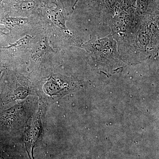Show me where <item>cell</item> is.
<instances>
[{
    "instance_id": "6da1fadb",
    "label": "cell",
    "mask_w": 159,
    "mask_h": 159,
    "mask_svg": "<svg viewBox=\"0 0 159 159\" xmlns=\"http://www.w3.org/2000/svg\"><path fill=\"white\" fill-rule=\"evenodd\" d=\"M19 104L0 114V129L6 130H19L25 124L29 115V107Z\"/></svg>"
},
{
    "instance_id": "7a4b0ae2",
    "label": "cell",
    "mask_w": 159,
    "mask_h": 159,
    "mask_svg": "<svg viewBox=\"0 0 159 159\" xmlns=\"http://www.w3.org/2000/svg\"><path fill=\"white\" fill-rule=\"evenodd\" d=\"M59 78L55 79L51 77L46 80L43 86L42 97L46 102H51L61 97L69 91L68 84L60 82Z\"/></svg>"
},
{
    "instance_id": "3957f363",
    "label": "cell",
    "mask_w": 159,
    "mask_h": 159,
    "mask_svg": "<svg viewBox=\"0 0 159 159\" xmlns=\"http://www.w3.org/2000/svg\"><path fill=\"white\" fill-rule=\"evenodd\" d=\"M41 117V113L39 111L34 119L31 131V135H30L29 140L26 144V149L30 159H34L33 151L34 147L37 145L40 137L42 127V123Z\"/></svg>"
},
{
    "instance_id": "277c9868",
    "label": "cell",
    "mask_w": 159,
    "mask_h": 159,
    "mask_svg": "<svg viewBox=\"0 0 159 159\" xmlns=\"http://www.w3.org/2000/svg\"><path fill=\"white\" fill-rule=\"evenodd\" d=\"M26 19L19 18L4 17L0 18V24L5 25L7 28H12L14 26L22 24L26 20Z\"/></svg>"
},
{
    "instance_id": "5b68a950",
    "label": "cell",
    "mask_w": 159,
    "mask_h": 159,
    "mask_svg": "<svg viewBox=\"0 0 159 159\" xmlns=\"http://www.w3.org/2000/svg\"><path fill=\"white\" fill-rule=\"evenodd\" d=\"M32 37L30 35H26L25 36L20 39L17 41L16 43H15L12 44H10V45L7 47H4L3 48L4 49H10L14 48H18V47H21V46L24 45L26 44L29 42L31 39H32Z\"/></svg>"
},
{
    "instance_id": "8992f818",
    "label": "cell",
    "mask_w": 159,
    "mask_h": 159,
    "mask_svg": "<svg viewBox=\"0 0 159 159\" xmlns=\"http://www.w3.org/2000/svg\"><path fill=\"white\" fill-rule=\"evenodd\" d=\"M3 0H0V11L2 9L3 7Z\"/></svg>"
},
{
    "instance_id": "52a82bcc",
    "label": "cell",
    "mask_w": 159,
    "mask_h": 159,
    "mask_svg": "<svg viewBox=\"0 0 159 159\" xmlns=\"http://www.w3.org/2000/svg\"><path fill=\"white\" fill-rule=\"evenodd\" d=\"M4 29H0V35L1 34H4V32H3V31Z\"/></svg>"
},
{
    "instance_id": "ba28073f",
    "label": "cell",
    "mask_w": 159,
    "mask_h": 159,
    "mask_svg": "<svg viewBox=\"0 0 159 159\" xmlns=\"http://www.w3.org/2000/svg\"><path fill=\"white\" fill-rule=\"evenodd\" d=\"M2 70H1V69H0V77H1V74H2Z\"/></svg>"
},
{
    "instance_id": "9c48e42d",
    "label": "cell",
    "mask_w": 159,
    "mask_h": 159,
    "mask_svg": "<svg viewBox=\"0 0 159 159\" xmlns=\"http://www.w3.org/2000/svg\"><path fill=\"white\" fill-rule=\"evenodd\" d=\"M0 159H3L2 158V157L1 156H0Z\"/></svg>"
}]
</instances>
